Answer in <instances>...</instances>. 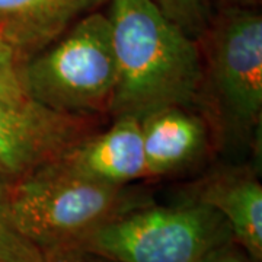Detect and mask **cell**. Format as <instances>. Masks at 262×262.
I'll return each mask as SVG.
<instances>
[{
	"label": "cell",
	"instance_id": "obj_1",
	"mask_svg": "<svg viewBox=\"0 0 262 262\" xmlns=\"http://www.w3.org/2000/svg\"><path fill=\"white\" fill-rule=\"evenodd\" d=\"M117 82L110 113L144 115L203 96V60L189 37L153 0H108Z\"/></svg>",
	"mask_w": 262,
	"mask_h": 262
},
{
	"label": "cell",
	"instance_id": "obj_2",
	"mask_svg": "<svg viewBox=\"0 0 262 262\" xmlns=\"http://www.w3.org/2000/svg\"><path fill=\"white\" fill-rule=\"evenodd\" d=\"M12 222L42 253L72 251L101 226L144 206L127 185L77 177L50 162L8 182Z\"/></svg>",
	"mask_w": 262,
	"mask_h": 262
},
{
	"label": "cell",
	"instance_id": "obj_3",
	"mask_svg": "<svg viewBox=\"0 0 262 262\" xmlns=\"http://www.w3.org/2000/svg\"><path fill=\"white\" fill-rule=\"evenodd\" d=\"M203 95L227 139L251 143L262 117V15L259 9L214 8L196 38Z\"/></svg>",
	"mask_w": 262,
	"mask_h": 262
},
{
	"label": "cell",
	"instance_id": "obj_4",
	"mask_svg": "<svg viewBox=\"0 0 262 262\" xmlns=\"http://www.w3.org/2000/svg\"><path fill=\"white\" fill-rule=\"evenodd\" d=\"M32 102L61 115L91 118L110 111L117 82L111 27L95 10L79 19L22 69Z\"/></svg>",
	"mask_w": 262,
	"mask_h": 262
},
{
	"label": "cell",
	"instance_id": "obj_5",
	"mask_svg": "<svg viewBox=\"0 0 262 262\" xmlns=\"http://www.w3.org/2000/svg\"><path fill=\"white\" fill-rule=\"evenodd\" d=\"M233 239L225 219L189 200L178 206H141L118 215L72 251L113 262H198Z\"/></svg>",
	"mask_w": 262,
	"mask_h": 262
},
{
	"label": "cell",
	"instance_id": "obj_6",
	"mask_svg": "<svg viewBox=\"0 0 262 262\" xmlns=\"http://www.w3.org/2000/svg\"><path fill=\"white\" fill-rule=\"evenodd\" d=\"M91 136V118L42 106L15 110L0 103V178L13 182L54 162Z\"/></svg>",
	"mask_w": 262,
	"mask_h": 262
},
{
	"label": "cell",
	"instance_id": "obj_7",
	"mask_svg": "<svg viewBox=\"0 0 262 262\" xmlns=\"http://www.w3.org/2000/svg\"><path fill=\"white\" fill-rule=\"evenodd\" d=\"M54 163L73 175L110 185H128L147 177L140 120L117 117L108 130L88 136Z\"/></svg>",
	"mask_w": 262,
	"mask_h": 262
},
{
	"label": "cell",
	"instance_id": "obj_8",
	"mask_svg": "<svg viewBox=\"0 0 262 262\" xmlns=\"http://www.w3.org/2000/svg\"><path fill=\"white\" fill-rule=\"evenodd\" d=\"M108 0H0V41L25 64Z\"/></svg>",
	"mask_w": 262,
	"mask_h": 262
},
{
	"label": "cell",
	"instance_id": "obj_9",
	"mask_svg": "<svg viewBox=\"0 0 262 262\" xmlns=\"http://www.w3.org/2000/svg\"><path fill=\"white\" fill-rule=\"evenodd\" d=\"M147 177L187 169L207 147L206 122L185 106H166L140 118Z\"/></svg>",
	"mask_w": 262,
	"mask_h": 262
},
{
	"label": "cell",
	"instance_id": "obj_10",
	"mask_svg": "<svg viewBox=\"0 0 262 262\" xmlns=\"http://www.w3.org/2000/svg\"><path fill=\"white\" fill-rule=\"evenodd\" d=\"M211 207L227 222L236 244L253 262H262V185L246 170H225L211 175L191 196Z\"/></svg>",
	"mask_w": 262,
	"mask_h": 262
},
{
	"label": "cell",
	"instance_id": "obj_11",
	"mask_svg": "<svg viewBox=\"0 0 262 262\" xmlns=\"http://www.w3.org/2000/svg\"><path fill=\"white\" fill-rule=\"evenodd\" d=\"M42 252L15 227L9 211L8 182L0 178V262H39Z\"/></svg>",
	"mask_w": 262,
	"mask_h": 262
},
{
	"label": "cell",
	"instance_id": "obj_12",
	"mask_svg": "<svg viewBox=\"0 0 262 262\" xmlns=\"http://www.w3.org/2000/svg\"><path fill=\"white\" fill-rule=\"evenodd\" d=\"M24 64L3 41H0V103L15 108L29 110L38 106L32 102L24 84Z\"/></svg>",
	"mask_w": 262,
	"mask_h": 262
},
{
	"label": "cell",
	"instance_id": "obj_13",
	"mask_svg": "<svg viewBox=\"0 0 262 262\" xmlns=\"http://www.w3.org/2000/svg\"><path fill=\"white\" fill-rule=\"evenodd\" d=\"M159 9L184 29L189 37L198 38L213 13L211 0H153Z\"/></svg>",
	"mask_w": 262,
	"mask_h": 262
},
{
	"label": "cell",
	"instance_id": "obj_14",
	"mask_svg": "<svg viewBox=\"0 0 262 262\" xmlns=\"http://www.w3.org/2000/svg\"><path fill=\"white\" fill-rule=\"evenodd\" d=\"M198 262H253L244 248L233 239L211 248Z\"/></svg>",
	"mask_w": 262,
	"mask_h": 262
},
{
	"label": "cell",
	"instance_id": "obj_15",
	"mask_svg": "<svg viewBox=\"0 0 262 262\" xmlns=\"http://www.w3.org/2000/svg\"><path fill=\"white\" fill-rule=\"evenodd\" d=\"M39 262H113L101 258L94 253L83 251H60V252L42 253V259Z\"/></svg>",
	"mask_w": 262,
	"mask_h": 262
},
{
	"label": "cell",
	"instance_id": "obj_16",
	"mask_svg": "<svg viewBox=\"0 0 262 262\" xmlns=\"http://www.w3.org/2000/svg\"><path fill=\"white\" fill-rule=\"evenodd\" d=\"M213 8L222 6H234V8H249V9H259L262 0H211Z\"/></svg>",
	"mask_w": 262,
	"mask_h": 262
}]
</instances>
